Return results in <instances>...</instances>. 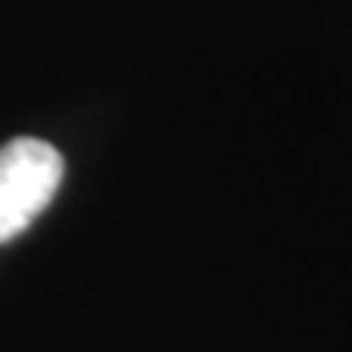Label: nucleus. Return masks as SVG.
<instances>
[{"label": "nucleus", "mask_w": 352, "mask_h": 352, "mask_svg": "<svg viewBox=\"0 0 352 352\" xmlns=\"http://www.w3.org/2000/svg\"><path fill=\"white\" fill-rule=\"evenodd\" d=\"M63 153L39 138H13L0 147V245L33 226L63 183Z\"/></svg>", "instance_id": "nucleus-1"}]
</instances>
